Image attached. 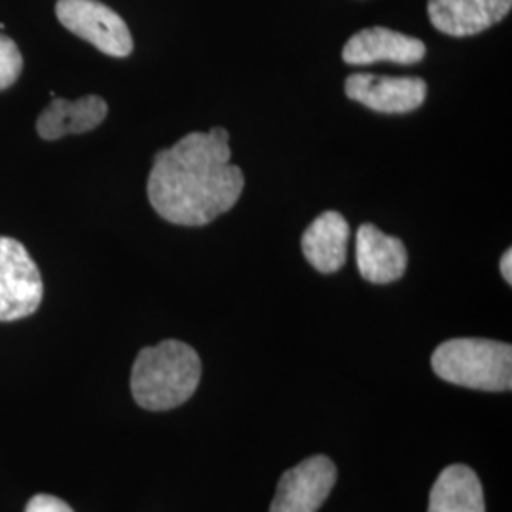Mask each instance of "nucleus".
<instances>
[{
    "label": "nucleus",
    "instance_id": "obj_1",
    "mask_svg": "<svg viewBox=\"0 0 512 512\" xmlns=\"http://www.w3.org/2000/svg\"><path fill=\"white\" fill-rule=\"evenodd\" d=\"M245 177L232 164L224 128L188 133L160 150L148 175V200L162 219L179 226H205L228 213L243 192Z\"/></svg>",
    "mask_w": 512,
    "mask_h": 512
},
{
    "label": "nucleus",
    "instance_id": "obj_2",
    "mask_svg": "<svg viewBox=\"0 0 512 512\" xmlns=\"http://www.w3.org/2000/svg\"><path fill=\"white\" fill-rule=\"evenodd\" d=\"M202 361L196 349L179 340L145 348L131 370V393L145 410L164 412L186 403L198 389Z\"/></svg>",
    "mask_w": 512,
    "mask_h": 512
},
{
    "label": "nucleus",
    "instance_id": "obj_3",
    "mask_svg": "<svg viewBox=\"0 0 512 512\" xmlns=\"http://www.w3.org/2000/svg\"><path fill=\"white\" fill-rule=\"evenodd\" d=\"M440 380L478 391H511L512 348L484 338L442 342L431 357Z\"/></svg>",
    "mask_w": 512,
    "mask_h": 512
},
{
    "label": "nucleus",
    "instance_id": "obj_4",
    "mask_svg": "<svg viewBox=\"0 0 512 512\" xmlns=\"http://www.w3.org/2000/svg\"><path fill=\"white\" fill-rule=\"evenodd\" d=\"M44 296L42 275L27 249L0 236V321H18L38 310Z\"/></svg>",
    "mask_w": 512,
    "mask_h": 512
},
{
    "label": "nucleus",
    "instance_id": "obj_5",
    "mask_svg": "<svg viewBox=\"0 0 512 512\" xmlns=\"http://www.w3.org/2000/svg\"><path fill=\"white\" fill-rule=\"evenodd\" d=\"M59 23L110 57H128L133 38L126 21L97 0H57Z\"/></svg>",
    "mask_w": 512,
    "mask_h": 512
},
{
    "label": "nucleus",
    "instance_id": "obj_6",
    "mask_svg": "<svg viewBox=\"0 0 512 512\" xmlns=\"http://www.w3.org/2000/svg\"><path fill=\"white\" fill-rule=\"evenodd\" d=\"M336 484V465L327 456L304 459L281 476L270 512H317Z\"/></svg>",
    "mask_w": 512,
    "mask_h": 512
},
{
    "label": "nucleus",
    "instance_id": "obj_7",
    "mask_svg": "<svg viewBox=\"0 0 512 512\" xmlns=\"http://www.w3.org/2000/svg\"><path fill=\"white\" fill-rule=\"evenodd\" d=\"M349 99L385 114H404L420 109L427 97V84L418 76L351 74L346 80Z\"/></svg>",
    "mask_w": 512,
    "mask_h": 512
},
{
    "label": "nucleus",
    "instance_id": "obj_8",
    "mask_svg": "<svg viewBox=\"0 0 512 512\" xmlns=\"http://www.w3.org/2000/svg\"><path fill=\"white\" fill-rule=\"evenodd\" d=\"M512 0H429L427 16L433 27L450 37H473L511 12Z\"/></svg>",
    "mask_w": 512,
    "mask_h": 512
},
{
    "label": "nucleus",
    "instance_id": "obj_9",
    "mask_svg": "<svg viewBox=\"0 0 512 512\" xmlns=\"http://www.w3.org/2000/svg\"><path fill=\"white\" fill-rule=\"evenodd\" d=\"M425 52L427 48L420 38L408 37L385 27H370L349 38L342 57L349 65H372L378 61L414 65L420 63Z\"/></svg>",
    "mask_w": 512,
    "mask_h": 512
},
{
    "label": "nucleus",
    "instance_id": "obj_10",
    "mask_svg": "<svg viewBox=\"0 0 512 512\" xmlns=\"http://www.w3.org/2000/svg\"><path fill=\"white\" fill-rule=\"evenodd\" d=\"M357 266L370 283H393L406 272L408 253L401 239L387 236L374 224H363L357 230Z\"/></svg>",
    "mask_w": 512,
    "mask_h": 512
},
{
    "label": "nucleus",
    "instance_id": "obj_11",
    "mask_svg": "<svg viewBox=\"0 0 512 512\" xmlns=\"http://www.w3.org/2000/svg\"><path fill=\"white\" fill-rule=\"evenodd\" d=\"M109 114V105L99 95H86L76 101L54 99L38 116L37 131L44 141L67 135H80L97 128Z\"/></svg>",
    "mask_w": 512,
    "mask_h": 512
},
{
    "label": "nucleus",
    "instance_id": "obj_12",
    "mask_svg": "<svg viewBox=\"0 0 512 512\" xmlns=\"http://www.w3.org/2000/svg\"><path fill=\"white\" fill-rule=\"evenodd\" d=\"M348 241V220L338 211H327L304 232L302 253L317 272L334 274L346 264Z\"/></svg>",
    "mask_w": 512,
    "mask_h": 512
},
{
    "label": "nucleus",
    "instance_id": "obj_13",
    "mask_svg": "<svg viewBox=\"0 0 512 512\" xmlns=\"http://www.w3.org/2000/svg\"><path fill=\"white\" fill-rule=\"evenodd\" d=\"M427 512H486L484 490L467 465H450L440 473L429 495Z\"/></svg>",
    "mask_w": 512,
    "mask_h": 512
},
{
    "label": "nucleus",
    "instance_id": "obj_14",
    "mask_svg": "<svg viewBox=\"0 0 512 512\" xmlns=\"http://www.w3.org/2000/svg\"><path fill=\"white\" fill-rule=\"evenodd\" d=\"M23 69V57L12 38L0 35V92L16 84Z\"/></svg>",
    "mask_w": 512,
    "mask_h": 512
},
{
    "label": "nucleus",
    "instance_id": "obj_15",
    "mask_svg": "<svg viewBox=\"0 0 512 512\" xmlns=\"http://www.w3.org/2000/svg\"><path fill=\"white\" fill-rule=\"evenodd\" d=\"M25 512H74L63 499L50 494H38L31 497Z\"/></svg>",
    "mask_w": 512,
    "mask_h": 512
},
{
    "label": "nucleus",
    "instance_id": "obj_16",
    "mask_svg": "<svg viewBox=\"0 0 512 512\" xmlns=\"http://www.w3.org/2000/svg\"><path fill=\"white\" fill-rule=\"evenodd\" d=\"M512 253L511 249H507V253L501 256V275L503 279L511 285L512 283Z\"/></svg>",
    "mask_w": 512,
    "mask_h": 512
}]
</instances>
